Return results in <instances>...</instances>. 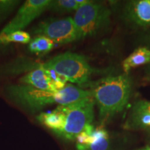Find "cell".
<instances>
[{"label": "cell", "instance_id": "9c48e42d", "mask_svg": "<svg viewBox=\"0 0 150 150\" xmlns=\"http://www.w3.org/2000/svg\"><path fill=\"white\" fill-rule=\"evenodd\" d=\"M127 14L133 22L142 27L150 26V0L134 1L129 4Z\"/></svg>", "mask_w": 150, "mask_h": 150}, {"label": "cell", "instance_id": "52a82bcc", "mask_svg": "<svg viewBox=\"0 0 150 150\" xmlns=\"http://www.w3.org/2000/svg\"><path fill=\"white\" fill-rule=\"evenodd\" d=\"M51 0H27L19 8L16 16L1 30L0 35L22 31L48 8Z\"/></svg>", "mask_w": 150, "mask_h": 150}, {"label": "cell", "instance_id": "8992f818", "mask_svg": "<svg viewBox=\"0 0 150 150\" xmlns=\"http://www.w3.org/2000/svg\"><path fill=\"white\" fill-rule=\"evenodd\" d=\"M32 31L38 35L48 38L58 44H67L78 40L74 20L70 17L47 19L35 26Z\"/></svg>", "mask_w": 150, "mask_h": 150}, {"label": "cell", "instance_id": "ba28073f", "mask_svg": "<svg viewBox=\"0 0 150 150\" xmlns=\"http://www.w3.org/2000/svg\"><path fill=\"white\" fill-rule=\"evenodd\" d=\"M20 82L42 91H58L50 76L49 70L41 67L24 75L20 79Z\"/></svg>", "mask_w": 150, "mask_h": 150}, {"label": "cell", "instance_id": "3957f363", "mask_svg": "<svg viewBox=\"0 0 150 150\" xmlns=\"http://www.w3.org/2000/svg\"><path fill=\"white\" fill-rule=\"evenodd\" d=\"M39 67L52 70L72 83L83 85L88 82L94 69L84 56L66 52L38 65Z\"/></svg>", "mask_w": 150, "mask_h": 150}, {"label": "cell", "instance_id": "5b68a950", "mask_svg": "<svg viewBox=\"0 0 150 150\" xmlns=\"http://www.w3.org/2000/svg\"><path fill=\"white\" fill-rule=\"evenodd\" d=\"M109 9L104 5L88 1L74 16V23L78 40L93 36L107 25L110 20Z\"/></svg>", "mask_w": 150, "mask_h": 150}, {"label": "cell", "instance_id": "2e32d148", "mask_svg": "<svg viewBox=\"0 0 150 150\" xmlns=\"http://www.w3.org/2000/svg\"><path fill=\"white\" fill-rule=\"evenodd\" d=\"M31 41V35L24 31H18L8 35H0V45H6L10 42L27 44Z\"/></svg>", "mask_w": 150, "mask_h": 150}, {"label": "cell", "instance_id": "ffe728a7", "mask_svg": "<svg viewBox=\"0 0 150 150\" xmlns=\"http://www.w3.org/2000/svg\"><path fill=\"white\" fill-rule=\"evenodd\" d=\"M147 104H148V107H149L150 109V102H147Z\"/></svg>", "mask_w": 150, "mask_h": 150}, {"label": "cell", "instance_id": "7c38bea8", "mask_svg": "<svg viewBox=\"0 0 150 150\" xmlns=\"http://www.w3.org/2000/svg\"><path fill=\"white\" fill-rule=\"evenodd\" d=\"M147 63H150V48L148 47H140L124 60L122 67L125 72L128 74L132 69Z\"/></svg>", "mask_w": 150, "mask_h": 150}, {"label": "cell", "instance_id": "9a60e30c", "mask_svg": "<svg viewBox=\"0 0 150 150\" xmlns=\"http://www.w3.org/2000/svg\"><path fill=\"white\" fill-rule=\"evenodd\" d=\"M54 47V42L50 38L43 35H38L29 44L30 52L34 54H47Z\"/></svg>", "mask_w": 150, "mask_h": 150}, {"label": "cell", "instance_id": "7a4b0ae2", "mask_svg": "<svg viewBox=\"0 0 150 150\" xmlns=\"http://www.w3.org/2000/svg\"><path fill=\"white\" fill-rule=\"evenodd\" d=\"M91 91L101 120L106 121L126 107L131 95V79L127 74L106 76L94 83Z\"/></svg>", "mask_w": 150, "mask_h": 150}, {"label": "cell", "instance_id": "8fae6325", "mask_svg": "<svg viewBox=\"0 0 150 150\" xmlns=\"http://www.w3.org/2000/svg\"><path fill=\"white\" fill-rule=\"evenodd\" d=\"M109 146V136L108 132L102 127L94 129L90 134L87 144L77 145L78 150H107Z\"/></svg>", "mask_w": 150, "mask_h": 150}, {"label": "cell", "instance_id": "44dd1931", "mask_svg": "<svg viewBox=\"0 0 150 150\" xmlns=\"http://www.w3.org/2000/svg\"><path fill=\"white\" fill-rule=\"evenodd\" d=\"M149 73H150V67H149Z\"/></svg>", "mask_w": 150, "mask_h": 150}, {"label": "cell", "instance_id": "6da1fadb", "mask_svg": "<svg viewBox=\"0 0 150 150\" xmlns=\"http://www.w3.org/2000/svg\"><path fill=\"white\" fill-rule=\"evenodd\" d=\"M6 94L13 102L31 112L40 110L50 104H71L92 97L90 91L72 84H66L57 91H42L28 85H11L6 88Z\"/></svg>", "mask_w": 150, "mask_h": 150}, {"label": "cell", "instance_id": "d6986e66", "mask_svg": "<svg viewBox=\"0 0 150 150\" xmlns=\"http://www.w3.org/2000/svg\"><path fill=\"white\" fill-rule=\"evenodd\" d=\"M139 150H150V147L143 148V149H139Z\"/></svg>", "mask_w": 150, "mask_h": 150}, {"label": "cell", "instance_id": "4fadbf2b", "mask_svg": "<svg viewBox=\"0 0 150 150\" xmlns=\"http://www.w3.org/2000/svg\"><path fill=\"white\" fill-rule=\"evenodd\" d=\"M37 119L43 125L48 127L58 135L62 131L64 125L63 113L59 106L52 111L42 112L38 116Z\"/></svg>", "mask_w": 150, "mask_h": 150}, {"label": "cell", "instance_id": "ac0fdd59", "mask_svg": "<svg viewBox=\"0 0 150 150\" xmlns=\"http://www.w3.org/2000/svg\"><path fill=\"white\" fill-rule=\"evenodd\" d=\"M146 81H147L150 82V73H149V74H147V77H146Z\"/></svg>", "mask_w": 150, "mask_h": 150}, {"label": "cell", "instance_id": "e0dca14e", "mask_svg": "<svg viewBox=\"0 0 150 150\" xmlns=\"http://www.w3.org/2000/svg\"><path fill=\"white\" fill-rule=\"evenodd\" d=\"M20 2L16 0H0V22L14 10Z\"/></svg>", "mask_w": 150, "mask_h": 150}, {"label": "cell", "instance_id": "5bb4252c", "mask_svg": "<svg viewBox=\"0 0 150 150\" xmlns=\"http://www.w3.org/2000/svg\"><path fill=\"white\" fill-rule=\"evenodd\" d=\"M87 1V0H54L50 1L47 9L59 13H70L77 11Z\"/></svg>", "mask_w": 150, "mask_h": 150}, {"label": "cell", "instance_id": "30bf717a", "mask_svg": "<svg viewBox=\"0 0 150 150\" xmlns=\"http://www.w3.org/2000/svg\"><path fill=\"white\" fill-rule=\"evenodd\" d=\"M129 125L136 128L150 129V109L147 101H139L133 107Z\"/></svg>", "mask_w": 150, "mask_h": 150}, {"label": "cell", "instance_id": "277c9868", "mask_svg": "<svg viewBox=\"0 0 150 150\" xmlns=\"http://www.w3.org/2000/svg\"><path fill=\"white\" fill-rule=\"evenodd\" d=\"M93 97L67 105H59L64 119V125L59 134L67 140L76 139L79 134L92 125L94 119Z\"/></svg>", "mask_w": 150, "mask_h": 150}]
</instances>
